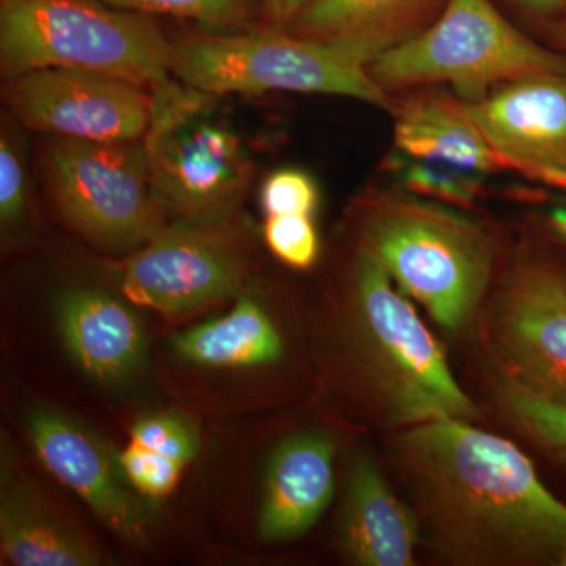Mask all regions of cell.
<instances>
[{
	"label": "cell",
	"instance_id": "18",
	"mask_svg": "<svg viewBox=\"0 0 566 566\" xmlns=\"http://www.w3.org/2000/svg\"><path fill=\"white\" fill-rule=\"evenodd\" d=\"M392 114L395 147L406 156L455 164L486 175L506 169L463 102L419 93L395 104Z\"/></svg>",
	"mask_w": 566,
	"mask_h": 566
},
{
	"label": "cell",
	"instance_id": "26",
	"mask_svg": "<svg viewBox=\"0 0 566 566\" xmlns=\"http://www.w3.org/2000/svg\"><path fill=\"white\" fill-rule=\"evenodd\" d=\"M122 471L142 497L159 501L177 490L186 465L129 442L118 453Z\"/></svg>",
	"mask_w": 566,
	"mask_h": 566
},
{
	"label": "cell",
	"instance_id": "7",
	"mask_svg": "<svg viewBox=\"0 0 566 566\" xmlns=\"http://www.w3.org/2000/svg\"><path fill=\"white\" fill-rule=\"evenodd\" d=\"M170 69L182 84L214 96L318 93L357 99L390 114L397 104L354 52L275 29L181 41L174 44Z\"/></svg>",
	"mask_w": 566,
	"mask_h": 566
},
{
	"label": "cell",
	"instance_id": "33",
	"mask_svg": "<svg viewBox=\"0 0 566 566\" xmlns=\"http://www.w3.org/2000/svg\"><path fill=\"white\" fill-rule=\"evenodd\" d=\"M557 565L566 566V549L557 557Z\"/></svg>",
	"mask_w": 566,
	"mask_h": 566
},
{
	"label": "cell",
	"instance_id": "20",
	"mask_svg": "<svg viewBox=\"0 0 566 566\" xmlns=\"http://www.w3.org/2000/svg\"><path fill=\"white\" fill-rule=\"evenodd\" d=\"M174 349L186 363L202 367L249 368L277 363L283 340L262 305L244 296L229 314L178 334Z\"/></svg>",
	"mask_w": 566,
	"mask_h": 566
},
{
	"label": "cell",
	"instance_id": "6",
	"mask_svg": "<svg viewBox=\"0 0 566 566\" xmlns=\"http://www.w3.org/2000/svg\"><path fill=\"white\" fill-rule=\"evenodd\" d=\"M382 91L449 84L475 103L499 85L542 73H566V54L528 39L490 0H449L415 39L368 65Z\"/></svg>",
	"mask_w": 566,
	"mask_h": 566
},
{
	"label": "cell",
	"instance_id": "14",
	"mask_svg": "<svg viewBox=\"0 0 566 566\" xmlns=\"http://www.w3.org/2000/svg\"><path fill=\"white\" fill-rule=\"evenodd\" d=\"M334 442L322 433L293 434L277 446L264 476L263 539L290 542L315 526L334 497Z\"/></svg>",
	"mask_w": 566,
	"mask_h": 566
},
{
	"label": "cell",
	"instance_id": "28",
	"mask_svg": "<svg viewBox=\"0 0 566 566\" xmlns=\"http://www.w3.org/2000/svg\"><path fill=\"white\" fill-rule=\"evenodd\" d=\"M28 208V181L20 153L6 129L0 139V223L3 233L20 223Z\"/></svg>",
	"mask_w": 566,
	"mask_h": 566
},
{
	"label": "cell",
	"instance_id": "21",
	"mask_svg": "<svg viewBox=\"0 0 566 566\" xmlns=\"http://www.w3.org/2000/svg\"><path fill=\"white\" fill-rule=\"evenodd\" d=\"M390 170L408 191L438 203L469 207L482 196L486 174L434 159L412 158L397 151L390 158Z\"/></svg>",
	"mask_w": 566,
	"mask_h": 566
},
{
	"label": "cell",
	"instance_id": "22",
	"mask_svg": "<svg viewBox=\"0 0 566 566\" xmlns=\"http://www.w3.org/2000/svg\"><path fill=\"white\" fill-rule=\"evenodd\" d=\"M499 394L517 430L566 469V405L532 394L505 374L499 382Z\"/></svg>",
	"mask_w": 566,
	"mask_h": 566
},
{
	"label": "cell",
	"instance_id": "11",
	"mask_svg": "<svg viewBox=\"0 0 566 566\" xmlns=\"http://www.w3.org/2000/svg\"><path fill=\"white\" fill-rule=\"evenodd\" d=\"M3 102L33 132L93 142L142 140L153 112V92L142 85L66 69L7 77Z\"/></svg>",
	"mask_w": 566,
	"mask_h": 566
},
{
	"label": "cell",
	"instance_id": "3",
	"mask_svg": "<svg viewBox=\"0 0 566 566\" xmlns=\"http://www.w3.org/2000/svg\"><path fill=\"white\" fill-rule=\"evenodd\" d=\"M352 308L360 370L387 420L412 427L439 419L472 422L479 416L434 335L363 248L354 264Z\"/></svg>",
	"mask_w": 566,
	"mask_h": 566
},
{
	"label": "cell",
	"instance_id": "30",
	"mask_svg": "<svg viewBox=\"0 0 566 566\" xmlns=\"http://www.w3.org/2000/svg\"><path fill=\"white\" fill-rule=\"evenodd\" d=\"M513 2L539 17H564L566 11V0H513Z\"/></svg>",
	"mask_w": 566,
	"mask_h": 566
},
{
	"label": "cell",
	"instance_id": "10",
	"mask_svg": "<svg viewBox=\"0 0 566 566\" xmlns=\"http://www.w3.org/2000/svg\"><path fill=\"white\" fill-rule=\"evenodd\" d=\"M490 337L504 374L546 400L566 405V266L523 256L491 308Z\"/></svg>",
	"mask_w": 566,
	"mask_h": 566
},
{
	"label": "cell",
	"instance_id": "5",
	"mask_svg": "<svg viewBox=\"0 0 566 566\" xmlns=\"http://www.w3.org/2000/svg\"><path fill=\"white\" fill-rule=\"evenodd\" d=\"M151 92L142 144L156 199L182 221H229L251 185L244 142L216 115L214 95L170 80Z\"/></svg>",
	"mask_w": 566,
	"mask_h": 566
},
{
	"label": "cell",
	"instance_id": "24",
	"mask_svg": "<svg viewBox=\"0 0 566 566\" xmlns=\"http://www.w3.org/2000/svg\"><path fill=\"white\" fill-rule=\"evenodd\" d=\"M117 9L144 14H169L216 25L233 28L251 14V0H102Z\"/></svg>",
	"mask_w": 566,
	"mask_h": 566
},
{
	"label": "cell",
	"instance_id": "31",
	"mask_svg": "<svg viewBox=\"0 0 566 566\" xmlns=\"http://www.w3.org/2000/svg\"><path fill=\"white\" fill-rule=\"evenodd\" d=\"M547 223L558 240L566 244V197L547 212Z\"/></svg>",
	"mask_w": 566,
	"mask_h": 566
},
{
	"label": "cell",
	"instance_id": "1",
	"mask_svg": "<svg viewBox=\"0 0 566 566\" xmlns=\"http://www.w3.org/2000/svg\"><path fill=\"white\" fill-rule=\"evenodd\" d=\"M395 447L420 526L449 560L542 564L566 549V505L513 442L439 419L406 427Z\"/></svg>",
	"mask_w": 566,
	"mask_h": 566
},
{
	"label": "cell",
	"instance_id": "27",
	"mask_svg": "<svg viewBox=\"0 0 566 566\" xmlns=\"http://www.w3.org/2000/svg\"><path fill=\"white\" fill-rule=\"evenodd\" d=\"M319 193L311 175L300 169H279L263 181L260 205L270 216H314Z\"/></svg>",
	"mask_w": 566,
	"mask_h": 566
},
{
	"label": "cell",
	"instance_id": "17",
	"mask_svg": "<svg viewBox=\"0 0 566 566\" xmlns=\"http://www.w3.org/2000/svg\"><path fill=\"white\" fill-rule=\"evenodd\" d=\"M59 327L66 348L85 374L98 381L132 375L145 352L139 316L117 297L93 289L62 294Z\"/></svg>",
	"mask_w": 566,
	"mask_h": 566
},
{
	"label": "cell",
	"instance_id": "25",
	"mask_svg": "<svg viewBox=\"0 0 566 566\" xmlns=\"http://www.w3.org/2000/svg\"><path fill=\"white\" fill-rule=\"evenodd\" d=\"M263 238L273 255L293 270H308L318 260L319 237L312 216H270Z\"/></svg>",
	"mask_w": 566,
	"mask_h": 566
},
{
	"label": "cell",
	"instance_id": "13",
	"mask_svg": "<svg viewBox=\"0 0 566 566\" xmlns=\"http://www.w3.org/2000/svg\"><path fill=\"white\" fill-rule=\"evenodd\" d=\"M29 438L44 468L74 491L99 520L129 543H144L148 515L122 471L118 453L76 420L50 408L32 409Z\"/></svg>",
	"mask_w": 566,
	"mask_h": 566
},
{
	"label": "cell",
	"instance_id": "29",
	"mask_svg": "<svg viewBox=\"0 0 566 566\" xmlns=\"http://www.w3.org/2000/svg\"><path fill=\"white\" fill-rule=\"evenodd\" d=\"M314 0H262L264 21L268 29L286 31L301 13Z\"/></svg>",
	"mask_w": 566,
	"mask_h": 566
},
{
	"label": "cell",
	"instance_id": "32",
	"mask_svg": "<svg viewBox=\"0 0 566 566\" xmlns=\"http://www.w3.org/2000/svg\"><path fill=\"white\" fill-rule=\"evenodd\" d=\"M553 33L558 46H560V51L566 54V13L564 17H560V20L554 22Z\"/></svg>",
	"mask_w": 566,
	"mask_h": 566
},
{
	"label": "cell",
	"instance_id": "2",
	"mask_svg": "<svg viewBox=\"0 0 566 566\" xmlns=\"http://www.w3.org/2000/svg\"><path fill=\"white\" fill-rule=\"evenodd\" d=\"M360 234V248L444 329L463 327L482 303L494 244L460 212L417 197L379 196L365 208Z\"/></svg>",
	"mask_w": 566,
	"mask_h": 566
},
{
	"label": "cell",
	"instance_id": "15",
	"mask_svg": "<svg viewBox=\"0 0 566 566\" xmlns=\"http://www.w3.org/2000/svg\"><path fill=\"white\" fill-rule=\"evenodd\" d=\"M420 523L387 485L370 457L357 453L346 479L340 539L346 558L360 566L415 564Z\"/></svg>",
	"mask_w": 566,
	"mask_h": 566
},
{
	"label": "cell",
	"instance_id": "19",
	"mask_svg": "<svg viewBox=\"0 0 566 566\" xmlns=\"http://www.w3.org/2000/svg\"><path fill=\"white\" fill-rule=\"evenodd\" d=\"M0 560L13 566H99L106 556L46 509L22 483L2 474Z\"/></svg>",
	"mask_w": 566,
	"mask_h": 566
},
{
	"label": "cell",
	"instance_id": "9",
	"mask_svg": "<svg viewBox=\"0 0 566 566\" xmlns=\"http://www.w3.org/2000/svg\"><path fill=\"white\" fill-rule=\"evenodd\" d=\"M245 274L243 244L227 222L180 219L123 263L120 290L129 303L174 318L237 296Z\"/></svg>",
	"mask_w": 566,
	"mask_h": 566
},
{
	"label": "cell",
	"instance_id": "16",
	"mask_svg": "<svg viewBox=\"0 0 566 566\" xmlns=\"http://www.w3.org/2000/svg\"><path fill=\"white\" fill-rule=\"evenodd\" d=\"M449 0H314L286 32L375 59L430 28Z\"/></svg>",
	"mask_w": 566,
	"mask_h": 566
},
{
	"label": "cell",
	"instance_id": "23",
	"mask_svg": "<svg viewBox=\"0 0 566 566\" xmlns=\"http://www.w3.org/2000/svg\"><path fill=\"white\" fill-rule=\"evenodd\" d=\"M129 442L188 465L199 455L200 439L191 420L174 412H159L136 420Z\"/></svg>",
	"mask_w": 566,
	"mask_h": 566
},
{
	"label": "cell",
	"instance_id": "12",
	"mask_svg": "<svg viewBox=\"0 0 566 566\" xmlns=\"http://www.w3.org/2000/svg\"><path fill=\"white\" fill-rule=\"evenodd\" d=\"M464 106L506 169L566 191V73L521 77Z\"/></svg>",
	"mask_w": 566,
	"mask_h": 566
},
{
	"label": "cell",
	"instance_id": "4",
	"mask_svg": "<svg viewBox=\"0 0 566 566\" xmlns=\"http://www.w3.org/2000/svg\"><path fill=\"white\" fill-rule=\"evenodd\" d=\"M172 48L147 14L102 0H0V70L93 71L156 87L172 73Z\"/></svg>",
	"mask_w": 566,
	"mask_h": 566
},
{
	"label": "cell",
	"instance_id": "8",
	"mask_svg": "<svg viewBox=\"0 0 566 566\" xmlns=\"http://www.w3.org/2000/svg\"><path fill=\"white\" fill-rule=\"evenodd\" d=\"M54 137L41 155L63 221L109 251L140 248L166 226L144 144Z\"/></svg>",
	"mask_w": 566,
	"mask_h": 566
}]
</instances>
